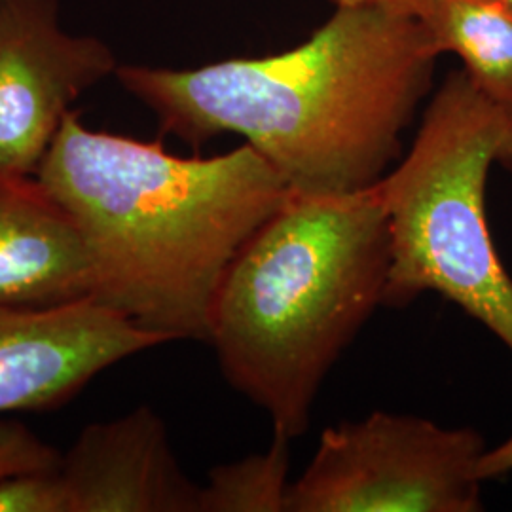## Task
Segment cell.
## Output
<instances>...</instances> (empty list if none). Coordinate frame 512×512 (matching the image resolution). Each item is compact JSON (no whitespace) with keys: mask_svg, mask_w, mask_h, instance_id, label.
<instances>
[{"mask_svg":"<svg viewBox=\"0 0 512 512\" xmlns=\"http://www.w3.org/2000/svg\"><path fill=\"white\" fill-rule=\"evenodd\" d=\"M484 440L418 416L374 412L327 427L285 512L482 511Z\"/></svg>","mask_w":512,"mask_h":512,"instance_id":"obj_5","label":"cell"},{"mask_svg":"<svg viewBox=\"0 0 512 512\" xmlns=\"http://www.w3.org/2000/svg\"><path fill=\"white\" fill-rule=\"evenodd\" d=\"M289 442L274 433L264 454L215 467L202 486V512H285Z\"/></svg>","mask_w":512,"mask_h":512,"instance_id":"obj_11","label":"cell"},{"mask_svg":"<svg viewBox=\"0 0 512 512\" xmlns=\"http://www.w3.org/2000/svg\"><path fill=\"white\" fill-rule=\"evenodd\" d=\"M336 4L365 0H332ZM420 23L440 54L458 55L478 92L512 122V8L501 0H378Z\"/></svg>","mask_w":512,"mask_h":512,"instance_id":"obj_10","label":"cell"},{"mask_svg":"<svg viewBox=\"0 0 512 512\" xmlns=\"http://www.w3.org/2000/svg\"><path fill=\"white\" fill-rule=\"evenodd\" d=\"M37 179L73 217L93 298L164 342H209L222 277L291 190L249 143L183 158L71 110Z\"/></svg>","mask_w":512,"mask_h":512,"instance_id":"obj_2","label":"cell"},{"mask_svg":"<svg viewBox=\"0 0 512 512\" xmlns=\"http://www.w3.org/2000/svg\"><path fill=\"white\" fill-rule=\"evenodd\" d=\"M118 65L107 42L63 27L59 0H2L0 177H37L74 103Z\"/></svg>","mask_w":512,"mask_h":512,"instance_id":"obj_6","label":"cell"},{"mask_svg":"<svg viewBox=\"0 0 512 512\" xmlns=\"http://www.w3.org/2000/svg\"><path fill=\"white\" fill-rule=\"evenodd\" d=\"M0 2H2V0H0Z\"/></svg>","mask_w":512,"mask_h":512,"instance_id":"obj_16","label":"cell"},{"mask_svg":"<svg viewBox=\"0 0 512 512\" xmlns=\"http://www.w3.org/2000/svg\"><path fill=\"white\" fill-rule=\"evenodd\" d=\"M54 475L65 512H202V486L184 473L150 406L86 425Z\"/></svg>","mask_w":512,"mask_h":512,"instance_id":"obj_8","label":"cell"},{"mask_svg":"<svg viewBox=\"0 0 512 512\" xmlns=\"http://www.w3.org/2000/svg\"><path fill=\"white\" fill-rule=\"evenodd\" d=\"M440 52L416 19L378 0L336 4L283 54L175 71L118 65V84L192 148L236 133L300 196H342L401 160Z\"/></svg>","mask_w":512,"mask_h":512,"instance_id":"obj_1","label":"cell"},{"mask_svg":"<svg viewBox=\"0 0 512 512\" xmlns=\"http://www.w3.org/2000/svg\"><path fill=\"white\" fill-rule=\"evenodd\" d=\"M492 164L512 173V122L452 71L423 114L408 156L374 184L384 205L391 262L384 308L437 293L512 351V279L486 219Z\"/></svg>","mask_w":512,"mask_h":512,"instance_id":"obj_4","label":"cell"},{"mask_svg":"<svg viewBox=\"0 0 512 512\" xmlns=\"http://www.w3.org/2000/svg\"><path fill=\"white\" fill-rule=\"evenodd\" d=\"M391 238L376 188L300 196L245 241L222 277L209 344L228 384L264 408L274 433L310 429L330 368L382 306Z\"/></svg>","mask_w":512,"mask_h":512,"instance_id":"obj_3","label":"cell"},{"mask_svg":"<svg viewBox=\"0 0 512 512\" xmlns=\"http://www.w3.org/2000/svg\"><path fill=\"white\" fill-rule=\"evenodd\" d=\"M162 344L95 298L0 306V416L57 410L103 370Z\"/></svg>","mask_w":512,"mask_h":512,"instance_id":"obj_7","label":"cell"},{"mask_svg":"<svg viewBox=\"0 0 512 512\" xmlns=\"http://www.w3.org/2000/svg\"><path fill=\"white\" fill-rule=\"evenodd\" d=\"M509 473H512V437L495 446L494 450H486L478 463V476L482 480Z\"/></svg>","mask_w":512,"mask_h":512,"instance_id":"obj_14","label":"cell"},{"mask_svg":"<svg viewBox=\"0 0 512 512\" xmlns=\"http://www.w3.org/2000/svg\"><path fill=\"white\" fill-rule=\"evenodd\" d=\"M501 2H503V4H507L509 8H512V0H501Z\"/></svg>","mask_w":512,"mask_h":512,"instance_id":"obj_15","label":"cell"},{"mask_svg":"<svg viewBox=\"0 0 512 512\" xmlns=\"http://www.w3.org/2000/svg\"><path fill=\"white\" fill-rule=\"evenodd\" d=\"M0 512H65L54 469L2 478Z\"/></svg>","mask_w":512,"mask_h":512,"instance_id":"obj_13","label":"cell"},{"mask_svg":"<svg viewBox=\"0 0 512 512\" xmlns=\"http://www.w3.org/2000/svg\"><path fill=\"white\" fill-rule=\"evenodd\" d=\"M93 298L84 239L37 177H0V306L55 308Z\"/></svg>","mask_w":512,"mask_h":512,"instance_id":"obj_9","label":"cell"},{"mask_svg":"<svg viewBox=\"0 0 512 512\" xmlns=\"http://www.w3.org/2000/svg\"><path fill=\"white\" fill-rule=\"evenodd\" d=\"M61 452L33 433L25 423L0 418V480L54 469Z\"/></svg>","mask_w":512,"mask_h":512,"instance_id":"obj_12","label":"cell"}]
</instances>
